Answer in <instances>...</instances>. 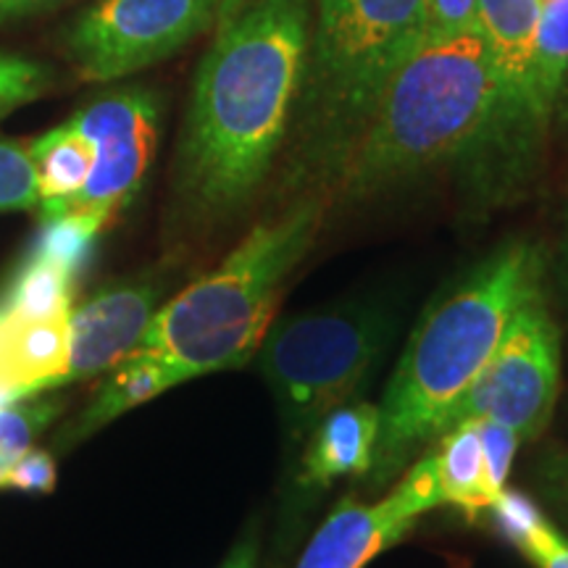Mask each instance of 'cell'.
Listing matches in <instances>:
<instances>
[{
	"label": "cell",
	"mask_w": 568,
	"mask_h": 568,
	"mask_svg": "<svg viewBox=\"0 0 568 568\" xmlns=\"http://www.w3.org/2000/svg\"><path fill=\"white\" fill-rule=\"evenodd\" d=\"M216 27L174 166L176 203L197 224L243 209L272 169L301 95L311 9L308 0H251Z\"/></svg>",
	"instance_id": "6da1fadb"
},
{
	"label": "cell",
	"mask_w": 568,
	"mask_h": 568,
	"mask_svg": "<svg viewBox=\"0 0 568 568\" xmlns=\"http://www.w3.org/2000/svg\"><path fill=\"white\" fill-rule=\"evenodd\" d=\"M539 284L537 245L508 243L426 311L379 406L372 487L395 479L418 445L437 437L447 410L487 366L516 308Z\"/></svg>",
	"instance_id": "7a4b0ae2"
},
{
	"label": "cell",
	"mask_w": 568,
	"mask_h": 568,
	"mask_svg": "<svg viewBox=\"0 0 568 568\" xmlns=\"http://www.w3.org/2000/svg\"><path fill=\"white\" fill-rule=\"evenodd\" d=\"M495 113L497 77L477 27L424 42L389 80L347 151L345 193L374 195L485 145Z\"/></svg>",
	"instance_id": "3957f363"
},
{
	"label": "cell",
	"mask_w": 568,
	"mask_h": 568,
	"mask_svg": "<svg viewBox=\"0 0 568 568\" xmlns=\"http://www.w3.org/2000/svg\"><path fill=\"white\" fill-rule=\"evenodd\" d=\"M318 224L322 205L303 201L253 226L222 264L161 303L134 353L159 361L180 385L245 366L274 322L282 282L314 245Z\"/></svg>",
	"instance_id": "277c9868"
},
{
	"label": "cell",
	"mask_w": 568,
	"mask_h": 568,
	"mask_svg": "<svg viewBox=\"0 0 568 568\" xmlns=\"http://www.w3.org/2000/svg\"><path fill=\"white\" fill-rule=\"evenodd\" d=\"M429 0H318L303 71V113L322 148L351 145L389 80L426 38Z\"/></svg>",
	"instance_id": "5b68a950"
},
{
	"label": "cell",
	"mask_w": 568,
	"mask_h": 568,
	"mask_svg": "<svg viewBox=\"0 0 568 568\" xmlns=\"http://www.w3.org/2000/svg\"><path fill=\"white\" fill-rule=\"evenodd\" d=\"M382 305L345 303L268 324L255 361L297 443L366 385L393 337Z\"/></svg>",
	"instance_id": "8992f818"
},
{
	"label": "cell",
	"mask_w": 568,
	"mask_h": 568,
	"mask_svg": "<svg viewBox=\"0 0 568 568\" xmlns=\"http://www.w3.org/2000/svg\"><path fill=\"white\" fill-rule=\"evenodd\" d=\"M560 387V332L542 284L524 297L493 358L447 410L437 437L460 422L493 418L531 443L550 424Z\"/></svg>",
	"instance_id": "52a82bcc"
},
{
	"label": "cell",
	"mask_w": 568,
	"mask_h": 568,
	"mask_svg": "<svg viewBox=\"0 0 568 568\" xmlns=\"http://www.w3.org/2000/svg\"><path fill=\"white\" fill-rule=\"evenodd\" d=\"M222 0H98L67 32L84 82H116L153 67L216 21Z\"/></svg>",
	"instance_id": "ba28073f"
},
{
	"label": "cell",
	"mask_w": 568,
	"mask_h": 568,
	"mask_svg": "<svg viewBox=\"0 0 568 568\" xmlns=\"http://www.w3.org/2000/svg\"><path fill=\"white\" fill-rule=\"evenodd\" d=\"M71 122L95 148V163L82 193L63 213H82L105 230L140 193L151 169L159 145V101L140 88L111 90L77 111Z\"/></svg>",
	"instance_id": "9c48e42d"
},
{
	"label": "cell",
	"mask_w": 568,
	"mask_h": 568,
	"mask_svg": "<svg viewBox=\"0 0 568 568\" xmlns=\"http://www.w3.org/2000/svg\"><path fill=\"white\" fill-rule=\"evenodd\" d=\"M443 506L437 458H418L408 474L379 503L345 497L326 516L297 568H366L372 560L408 537L416 521Z\"/></svg>",
	"instance_id": "30bf717a"
},
{
	"label": "cell",
	"mask_w": 568,
	"mask_h": 568,
	"mask_svg": "<svg viewBox=\"0 0 568 568\" xmlns=\"http://www.w3.org/2000/svg\"><path fill=\"white\" fill-rule=\"evenodd\" d=\"M542 0H477V30L497 77V113L489 140L508 159H527L548 132L535 84V48Z\"/></svg>",
	"instance_id": "8fae6325"
},
{
	"label": "cell",
	"mask_w": 568,
	"mask_h": 568,
	"mask_svg": "<svg viewBox=\"0 0 568 568\" xmlns=\"http://www.w3.org/2000/svg\"><path fill=\"white\" fill-rule=\"evenodd\" d=\"M163 284L155 276L105 284L69 314V355L55 393L77 382L109 374L138 351L155 311Z\"/></svg>",
	"instance_id": "7c38bea8"
},
{
	"label": "cell",
	"mask_w": 568,
	"mask_h": 568,
	"mask_svg": "<svg viewBox=\"0 0 568 568\" xmlns=\"http://www.w3.org/2000/svg\"><path fill=\"white\" fill-rule=\"evenodd\" d=\"M376 437H379V408L368 403L339 406L316 424L303 453V489H326L332 481L366 477L372 468Z\"/></svg>",
	"instance_id": "4fadbf2b"
},
{
	"label": "cell",
	"mask_w": 568,
	"mask_h": 568,
	"mask_svg": "<svg viewBox=\"0 0 568 568\" xmlns=\"http://www.w3.org/2000/svg\"><path fill=\"white\" fill-rule=\"evenodd\" d=\"M176 385H180L176 376L166 366H161L159 361L145 358L140 353L126 355L122 364L111 368L82 414L71 418L59 432V437L53 439V447L61 453L71 450V447H77L95 435L98 429H103V426L116 422L119 416H124L126 410L153 400V397H159L161 393H166V389Z\"/></svg>",
	"instance_id": "5bb4252c"
},
{
	"label": "cell",
	"mask_w": 568,
	"mask_h": 568,
	"mask_svg": "<svg viewBox=\"0 0 568 568\" xmlns=\"http://www.w3.org/2000/svg\"><path fill=\"white\" fill-rule=\"evenodd\" d=\"M27 148H30L34 187H38L34 213L40 222H48V219L61 216L69 203L82 193L95 163V148L71 119L27 142Z\"/></svg>",
	"instance_id": "9a60e30c"
},
{
	"label": "cell",
	"mask_w": 568,
	"mask_h": 568,
	"mask_svg": "<svg viewBox=\"0 0 568 568\" xmlns=\"http://www.w3.org/2000/svg\"><path fill=\"white\" fill-rule=\"evenodd\" d=\"M69 314L9 322V337L0 355V382L17 389L21 397L55 393V382L69 355Z\"/></svg>",
	"instance_id": "2e32d148"
},
{
	"label": "cell",
	"mask_w": 568,
	"mask_h": 568,
	"mask_svg": "<svg viewBox=\"0 0 568 568\" xmlns=\"http://www.w3.org/2000/svg\"><path fill=\"white\" fill-rule=\"evenodd\" d=\"M77 280L80 276L32 245L0 297V308L11 324L63 316L74 308Z\"/></svg>",
	"instance_id": "e0dca14e"
},
{
	"label": "cell",
	"mask_w": 568,
	"mask_h": 568,
	"mask_svg": "<svg viewBox=\"0 0 568 568\" xmlns=\"http://www.w3.org/2000/svg\"><path fill=\"white\" fill-rule=\"evenodd\" d=\"M437 474L439 489H443V506L458 508L468 518L487 514L495 503L485 477V458H481V443L477 435V424L460 422L439 435Z\"/></svg>",
	"instance_id": "ac0fdd59"
},
{
	"label": "cell",
	"mask_w": 568,
	"mask_h": 568,
	"mask_svg": "<svg viewBox=\"0 0 568 568\" xmlns=\"http://www.w3.org/2000/svg\"><path fill=\"white\" fill-rule=\"evenodd\" d=\"M537 101L548 124L568 84V0H542L535 48Z\"/></svg>",
	"instance_id": "d6986e66"
},
{
	"label": "cell",
	"mask_w": 568,
	"mask_h": 568,
	"mask_svg": "<svg viewBox=\"0 0 568 568\" xmlns=\"http://www.w3.org/2000/svg\"><path fill=\"white\" fill-rule=\"evenodd\" d=\"M67 403L55 393H38L19 397L0 408V479L21 453L34 445L42 432L63 414Z\"/></svg>",
	"instance_id": "ffe728a7"
},
{
	"label": "cell",
	"mask_w": 568,
	"mask_h": 568,
	"mask_svg": "<svg viewBox=\"0 0 568 568\" xmlns=\"http://www.w3.org/2000/svg\"><path fill=\"white\" fill-rule=\"evenodd\" d=\"M53 88V69L27 55L0 51V119Z\"/></svg>",
	"instance_id": "44dd1931"
},
{
	"label": "cell",
	"mask_w": 568,
	"mask_h": 568,
	"mask_svg": "<svg viewBox=\"0 0 568 568\" xmlns=\"http://www.w3.org/2000/svg\"><path fill=\"white\" fill-rule=\"evenodd\" d=\"M38 209V187L27 142L0 134V213Z\"/></svg>",
	"instance_id": "7402d4cb"
},
{
	"label": "cell",
	"mask_w": 568,
	"mask_h": 568,
	"mask_svg": "<svg viewBox=\"0 0 568 568\" xmlns=\"http://www.w3.org/2000/svg\"><path fill=\"white\" fill-rule=\"evenodd\" d=\"M477 424V435L481 443V458H485L487 487L495 497L506 489V479L514 466L516 450L521 439L506 424H497L493 418H471Z\"/></svg>",
	"instance_id": "603a6c76"
},
{
	"label": "cell",
	"mask_w": 568,
	"mask_h": 568,
	"mask_svg": "<svg viewBox=\"0 0 568 568\" xmlns=\"http://www.w3.org/2000/svg\"><path fill=\"white\" fill-rule=\"evenodd\" d=\"M487 514L495 516L497 529H500L516 548H521L531 531L545 521L542 510L537 508V503L531 500V497L508 487L495 497V503L489 506Z\"/></svg>",
	"instance_id": "cb8c5ba5"
},
{
	"label": "cell",
	"mask_w": 568,
	"mask_h": 568,
	"mask_svg": "<svg viewBox=\"0 0 568 568\" xmlns=\"http://www.w3.org/2000/svg\"><path fill=\"white\" fill-rule=\"evenodd\" d=\"M55 487V460L48 450L30 447L13 460V466L0 479V489H17V493H51Z\"/></svg>",
	"instance_id": "d4e9b609"
},
{
	"label": "cell",
	"mask_w": 568,
	"mask_h": 568,
	"mask_svg": "<svg viewBox=\"0 0 568 568\" xmlns=\"http://www.w3.org/2000/svg\"><path fill=\"white\" fill-rule=\"evenodd\" d=\"M477 27V0H429L424 42L458 38Z\"/></svg>",
	"instance_id": "484cf974"
},
{
	"label": "cell",
	"mask_w": 568,
	"mask_h": 568,
	"mask_svg": "<svg viewBox=\"0 0 568 568\" xmlns=\"http://www.w3.org/2000/svg\"><path fill=\"white\" fill-rule=\"evenodd\" d=\"M518 550L539 568H568V542L548 521L539 524Z\"/></svg>",
	"instance_id": "4316f807"
},
{
	"label": "cell",
	"mask_w": 568,
	"mask_h": 568,
	"mask_svg": "<svg viewBox=\"0 0 568 568\" xmlns=\"http://www.w3.org/2000/svg\"><path fill=\"white\" fill-rule=\"evenodd\" d=\"M542 474L545 481H548L550 495L568 510V453L548 458V464L542 466Z\"/></svg>",
	"instance_id": "83f0119b"
},
{
	"label": "cell",
	"mask_w": 568,
	"mask_h": 568,
	"mask_svg": "<svg viewBox=\"0 0 568 568\" xmlns=\"http://www.w3.org/2000/svg\"><path fill=\"white\" fill-rule=\"evenodd\" d=\"M255 564H258V539L253 531H247L219 568H255Z\"/></svg>",
	"instance_id": "f1b7e54d"
},
{
	"label": "cell",
	"mask_w": 568,
	"mask_h": 568,
	"mask_svg": "<svg viewBox=\"0 0 568 568\" xmlns=\"http://www.w3.org/2000/svg\"><path fill=\"white\" fill-rule=\"evenodd\" d=\"M53 3H59V0H0V19L21 17V13L48 9Z\"/></svg>",
	"instance_id": "f546056e"
},
{
	"label": "cell",
	"mask_w": 568,
	"mask_h": 568,
	"mask_svg": "<svg viewBox=\"0 0 568 568\" xmlns=\"http://www.w3.org/2000/svg\"><path fill=\"white\" fill-rule=\"evenodd\" d=\"M251 3V0H222L219 3V13H216V24H222V21L232 19L234 13H237L240 9H245V6Z\"/></svg>",
	"instance_id": "4dcf8cb0"
},
{
	"label": "cell",
	"mask_w": 568,
	"mask_h": 568,
	"mask_svg": "<svg viewBox=\"0 0 568 568\" xmlns=\"http://www.w3.org/2000/svg\"><path fill=\"white\" fill-rule=\"evenodd\" d=\"M6 337H9V316H6L3 308H0V355H3Z\"/></svg>",
	"instance_id": "1f68e13d"
}]
</instances>
